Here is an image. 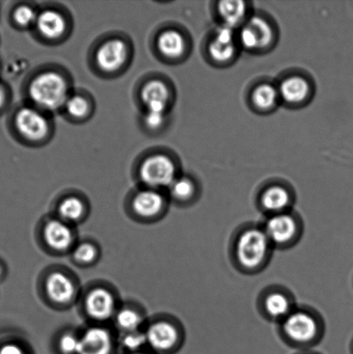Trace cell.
Listing matches in <instances>:
<instances>
[{
    "label": "cell",
    "mask_w": 353,
    "mask_h": 354,
    "mask_svg": "<svg viewBox=\"0 0 353 354\" xmlns=\"http://www.w3.org/2000/svg\"><path fill=\"white\" fill-rule=\"evenodd\" d=\"M157 48L162 57L168 59L180 58L185 54L187 50L185 37L178 30H165L158 35Z\"/></svg>",
    "instance_id": "obj_21"
},
{
    "label": "cell",
    "mask_w": 353,
    "mask_h": 354,
    "mask_svg": "<svg viewBox=\"0 0 353 354\" xmlns=\"http://www.w3.org/2000/svg\"><path fill=\"white\" fill-rule=\"evenodd\" d=\"M81 339L73 333H65L59 339V348L64 354H78Z\"/></svg>",
    "instance_id": "obj_32"
},
{
    "label": "cell",
    "mask_w": 353,
    "mask_h": 354,
    "mask_svg": "<svg viewBox=\"0 0 353 354\" xmlns=\"http://www.w3.org/2000/svg\"><path fill=\"white\" fill-rule=\"evenodd\" d=\"M79 339L78 354H110L113 348L112 335L102 327L86 329Z\"/></svg>",
    "instance_id": "obj_16"
},
{
    "label": "cell",
    "mask_w": 353,
    "mask_h": 354,
    "mask_svg": "<svg viewBox=\"0 0 353 354\" xmlns=\"http://www.w3.org/2000/svg\"><path fill=\"white\" fill-rule=\"evenodd\" d=\"M138 175L148 189L157 190L169 189L178 177L174 160L169 156L159 152L144 158L138 169Z\"/></svg>",
    "instance_id": "obj_5"
},
{
    "label": "cell",
    "mask_w": 353,
    "mask_h": 354,
    "mask_svg": "<svg viewBox=\"0 0 353 354\" xmlns=\"http://www.w3.org/2000/svg\"><path fill=\"white\" fill-rule=\"evenodd\" d=\"M14 126L20 136L31 143L46 140L51 131L50 120L46 113L34 106H26L17 110Z\"/></svg>",
    "instance_id": "obj_7"
},
{
    "label": "cell",
    "mask_w": 353,
    "mask_h": 354,
    "mask_svg": "<svg viewBox=\"0 0 353 354\" xmlns=\"http://www.w3.org/2000/svg\"><path fill=\"white\" fill-rule=\"evenodd\" d=\"M130 354H146V353L136 352V353H131Z\"/></svg>",
    "instance_id": "obj_36"
},
{
    "label": "cell",
    "mask_w": 353,
    "mask_h": 354,
    "mask_svg": "<svg viewBox=\"0 0 353 354\" xmlns=\"http://www.w3.org/2000/svg\"><path fill=\"white\" fill-rule=\"evenodd\" d=\"M351 351H352V353L353 354V339H352V344H351Z\"/></svg>",
    "instance_id": "obj_37"
},
{
    "label": "cell",
    "mask_w": 353,
    "mask_h": 354,
    "mask_svg": "<svg viewBox=\"0 0 353 354\" xmlns=\"http://www.w3.org/2000/svg\"><path fill=\"white\" fill-rule=\"evenodd\" d=\"M38 12L34 7L22 5L17 6L13 10L12 19L14 23L20 28L28 29V28H34L36 24Z\"/></svg>",
    "instance_id": "obj_28"
},
{
    "label": "cell",
    "mask_w": 353,
    "mask_h": 354,
    "mask_svg": "<svg viewBox=\"0 0 353 354\" xmlns=\"http://www.w3.org/2000/svg\"><path fill=\"white\" fill-rule=\"evenodd\" d=\"M273 37L274 33L268 21L254 17L242 27L240 41L249 50H260L269 46Z\"/></svg>",
    "instance_id": "obj_11"
},
{
    "label": "cell",
    "mask_w": 353,
    "mask_h": 354,
    "mask_svg": "<svg viewBox=\"0 0 353 354\" xmlns=\"http://www.w3.org/2000/svg\"><path fill=\"white\" fill-rule=\"evenodd\" d=\"M295 196L289 187L271 184L264 187L258 198V206L265 217L292 211Z\"/></svg>",
    "instance_id": "obj_8"
},
{
    "label": "cell",
    "mask_w": 353,
    "mask_h": 354,
    "mask_svg": "<svg viewBox=\"0 0 353 354\" xmlns=\"http://www.w3.org/2000/svg\"><path fill=\"white\" fill-rule=\"evenodd\" d=\"M85 308L86 313L93 320L107 321L115 315V299L109 290L104 288H96L86 296Z\"/></svg>",
    "instance_id": "obj_13"
},
{
    "label": "cell",
    "mask_w": 353,
    "mask_h": 354,
    "mask_svg": "<svg viewBox=\"0 0 353 354\" xmlns=\"http://www.w3.org/2000/svg\"><path fill=\"white\" fill-rule=\"evenodd\" d=\"M280 99L290 105H299L310 95L309 82L302 76L294 75L283 80L279 88Z\"/></svg>",
    "instance_id": "obj_20"
},
{
    "label": "cell",
    "mask_w": 353,
    "mask_h": 354,
    "mask_svg": "<svg viewBox=\"0 0 353 354\" xmlns=\"http://www.w3.org/2000/svg\"><path fill=\"white\" fill-rule=\"evenodd\" d=\"M147 344L159 352L171 351L178 348L183 339V332L179 325L169 321H159L151 324L145 331Z\"/></svg>",
    "instance_id": "obj_10"
},
{
    "label": "cell",
    "mask_w": 353,
    "mask_h": 354,
    "mask_svg": "<svg viewBox=\"0 0 353 354\" xmlns=\"http://www.w3.org/2000/svg\"><path fill=\"white\" fill-rule=\"evenodd\" d=\"M166 120H167V113L160 112H150L144 111L143 117V123L145 128L149 131H157L164 127Z\"/></svg>",
    "instance_id": "obj_31"
},
{
    "label": "cell",
    "mask_w": 353,
    "mask_h": 354,
    "mask_svg": "<svg viewBox=\"0 0 353 354\" xmlns=\"http://www.w3.org/2000/svg\"><path fill=\"white\" fill-rule=\"evenodd\" d=\"M44 237L48 248L55 251H66L74 242V234L67 222L51 220L45 225Z\"/></svg>",
    "instance_id": "obj_19"
},
{
    "label": "cell",
    "mask_w": 353,
    "mask_h": 354,
    "mask_svg": "<svg viewBox=\"0 0 353 354\" xmlns=\"http://www.w3.org/2000/svg\"><path fill=\"white\" fill-rule=\"evenodd\" d=\"M1 273H2V268H1V266H0V275H1Z\"/></svg>",
    "instance_id": "obj_38"
},
{
    "label": "cell",
    "mask_w": 353,
    "mask_h": 354,
    "mask_svg": "<svg viewBox=\"0 0 353 354\" xmlns=\"http://www.w3.org/2000/svg\"><path fill=\"white\" fill-rule=\"evenodd\" d=\"M37 32L44 39L54 41L61 39L68 29V23L64 14L55 9H44L38 12Z\"/></svg>",
    "instance_id": "obj_14"
},
{
    "label": "cell",
    "mask_w": 353,
    "mask_h": 354,
    "mask_svg": "<svg viewBox=\"0 0 353 354\" xmlns=\"http://www.w3.org/2000/svg\"><path fill=\"white\" fill-rule=\"evenodd\" d=\"M116 324L123 333L140 330L143 325V317L133 308H126L115 315Z\"/></svg>",
    "instance_id": "obj_27"
},
{
    "label": "cell",
    "mask_w": 353,
    "mask_h": 354,
    "mask_svg": "<svg viewBox=\"0 0 353 354\" xmlns=\"http://www.w3.org/2000/svg\"><path fill=\"white\" fill-rule=\"evenodd\" d=\"M236 51L233 29L225 26L220 28L209 44L210 57L219 64H226L234 57Z\"/></svg>",
    "instance_id": "obj_15"
},
{
    "label": "cell",
    "mask_w": 353,
    "mask_h": 354,
    "mask_svg": "<svg viewBox=\"0 0 353 354\" xmlns=\"http://www.w3.org/2000/svg\"><path fill=\"white\" fill-rule=\"evenodd\" d=\"M229 251L231 261L238 272L255 275L269 266L274 248L262 225L247 223L235 232Z\"/></svg>",
    "instance_id": "obj_1"
},
{
    "label": "cell",
    "mask_w": 353,
    "mask_h": 354,
    "mask_svg": "<svg viewBox=\"0 0 353 354\" xmlns=\"http://www.w3.org/2000/svg\"><path fill=\"white\" fill-rule=\"evenodd\" d=\"M129 48L121 38L112 37L99 45L95 52L97 68L105 73L120 71L126 64Z\"/></svg>",
    "instance_id": "obj_9"
},
{
    "label": "cell",
    "mask_w": 353,
    "mask_h": 354,
    "mask_svg": "<svg viewBox=\"0 0 353 354\" xmlns=\"http://www.w3.org/2000/svg\"><path fill=\"white\" fill-rule=\"evenodd\" d=\"M7 100L6 90L3 86L0 85V111L6 106Z\"/></svg>",
    "instance_id": "obj_34"
},
{
    "label": "cell",
    "mask_w": 353,
    "mask_h": 354,
    "mask_svg": "<svg viewBox=\"0 0 353 354\" xmlns=\"http://www.w3.org/2000/svg\"><path fill=\"white\" fill-rule=\"evenodd\" d=\"M140 99L144 111L168 113L171 100V88L162 80H150L142 88Z\"/></svg>",
    "instance_id": "obj_12"
},
{
    "label": "cell",
    "mask_w": 353,
    "mask_h": 354,
    "mask_svg": "<svg viewBox=\"0 0 353 354\" xmlns=\"http://www.w3.org/2000/svg\"><path fill=\"white\" fill-rule=\"evenodd\" d=\"M0 354H26L23 349L17 344L3 345L0 348Z\"/></svg>",
    "instance_id": "obj_33"
},
{
    "label": "cell",
    "mask_w": 353,
    "mask_h": 354,
    "mask_svg": "<svg viewBox=\"0 0 353 354\" xmlns=\"http://www.w3.org/2000/svg\"><path fill=\"white\" fill-rule=\"evenodd\" d=\"M120 342L123 348L129 350L131 353H136L147 344V339L145 332L138 330L123 333V335L120 338Z\"/></svg>",
    "instance_id": "obj_29"
},
{
    "label": "cell",
    "mask_w": 353,
    "mask_h": 354,
    "mask_svg": "<svg viewBox=\"0 0 353 354\" xmlns=\"http://www.w3.org/2000/svg\"><path fill=\"white\" fill-rule=\"evenodd\" d=\"M169 190L173 199L182 203L193 201L197 196L196 184L188 176H178Z\"/></svg>",
    "instance_id": "obj_24"
},
{
    "label": "cell",
    "mask_w": 353,
    "mask_h": 354,
    "mask_svg": "<svg viewBox=\"0 0 353 354\" xmlns=\"http://www.w3.org/2000/svg\"><path fill=\"white\" fill-rule=\"evenodd\" d=\"M48 297L54 303L68 304L74 299L76 288L70 277L61 272L50 274L45 283Z\"/></svg>",
    "instance_id": "obj_17"
},
{
    "label": "cell",
    "mask_w": 353,
    "mask_h": 354,
    "mask_svg": "<svg viewBox=\"0 0 353 354\" xmlns=\"http://www.w3.org/2000/svg\"><path fill=\"white\" fill-rule=\"evenodd\" d=\"M76 262L88 265L95 261L98 257V250L92 243L84 242L79 244L74 250L73 253Z\"/></svg>",
    "instance_id": "obj_30"
},
{
    "label": "cell",
    "mask_w": 353,
    "mask_h": 354,
    "mask_svg": "<svg viewBox=\"0 0 353 354\" xmlns=\"http://www.w3.org/2000/svg\"><path fill=\"white\" fill-rule=\"evenodd\" d=\"M62 109L70 119L84 120L91 112V103L88 97L79 93H71Z\"/></svg>",
    "instance_id": "obj_25"
},
{
    "label": "cell",
    "mask_w": 353,
    "mask_h": 354,
    "mask_svg": "<svg viewBox=\"0 0 353 354\" xmlns=\"http://www.w3.org/2000/svg\"><path fill=\"white\" fill-rule=\"evenodd\" d=\"M326 326L321 315L313 308L297 306L278 324L282 341L293 348L307 351L323 341Z\"/></svg>",
    "instance_id": "obj_2"
},
{
    "label": "cell",
    "mask_w": 353,
    "mask_h": 354,
    "mask_svg": "<svg viewBox=\"0 0 353 354\" xmlns=\"http://www.w3.org/2000/svg\"><path fill=\"white\" fill-rule=\"evenodd\" d=\"M218 12L223 20L224 26L233 29L245 20L247 13V6L245 2L240 0H224L219 3Z\"/></svg>",
    "instance_id": "obj_22"
},
{
    "label": "cell",
    "mask_w": 353,
    "mask_h": 354,
    "mask_svg": "<svg viewBox=\"0 0 353 354\" xmlns=\"http://www.w3.org/2000/svg\"><path fill=\"white\" fill-rule=\"evenodd\" d=\"M280 99L278 88L276 86L264 83L258 85L252 92L251 100L256 107L262 111L273 109Z\"/></svg>",
    "instance_id": "obj_23"
},
{
    "label": "cell",
    "mask_w": 353,
    "mask_h": 354,
    "mask_svg": "<svg viewBox=\"0 0 353 354\" xmlns=\"http://www.w3.org/2000/svg\"><path fill=\"white\" fill-rule=\"evenodd\" d=\"M61 220L67 222H76L83 216L85 205L78 197L69 196L61 201L58 207Z\"/></svg>",
    "instance_id": "obj_26"
},
{
    "label": "cell",
    "mask_w": 353,
    "mask_h": 354,
    "mask_svg": "<svg viewBox=\"0 0 353 354\" xmlns=\"http://www.w3.org/2000/svg\"><path fill=\"white\" fill-rule=\"evenodd\" d=\"M27 92L32 106L45 113L64 109L71 95L67 77L54 69H47L35 75L28 85Z\"/></svg>",
    "instance_id": "obj_3"
},
{
    "label": "cell",
    "mask_w": 353,
    "mask_h": 354,
    "mask_svg": "<svg viewBox=\"0 0 353 354\" xmlns=\"http://www.w3.org/2000/svg\"><path fill=\"white\" fill-rule=\"evenodd\" d=\"M296 354H321V353L312 352V351H310V350H307V351H300V353H296Z\"/></svg>",
    "instance_id": "obj_35"
},
{
    "label": "cell",
    "mask_w": 353,
    "mask_h": 354,
    "mask_svg": "<svg viewBox=\"0 0 353 354\" xmlns=\"http://www.w3.org/2000/svg\"><path fill=\"white\" fill-rule=\"evenodd\" d=\"M131 205L135 213L140 216L151 218L164 209L165 198L158 190L147 187L135 194Z\"/></svg>",
    "instance_id": "obj_18"
},
{
    "label": "cell",
    "mask_w": 353,
    "mask_h": 354,
    "mask_svg": "<svg viewBox=\"0 0 353 354\" xmlns=\"http://www.w3.org/2000/svg\"><path fill=\"white\" fill-rule=\"evenodd\" d=\"M297 306L292 291L281 286L265 288L259 294L257 301L258 310L262 317L267 321L278 322V324Z\"/></svg>",
    "instance_id": "obj_6"
},
{
    "label": "cell",
    "mask_w": 353,
    "mask_h": 354,
    "mask_svg": "<svg viewBox=\"0 0 353 354\" xmlns=\"http://www.w3.org/2000/svg\"><path fill=\"white\" fill-rule=\"evenodd\" d=\"M262 227L273 248L278 250L294 248L304 232L303 218L293 210L265 217Z\"/></svg>",
    "instance_id": "obj_4"
}]
</instances>
